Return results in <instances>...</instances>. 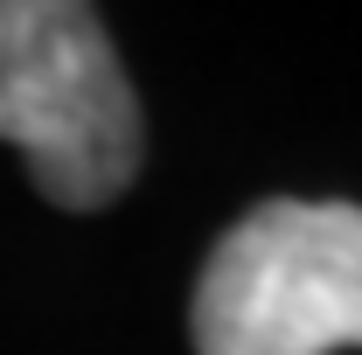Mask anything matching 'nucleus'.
<instances>
[{"mask_svg": "<svg viewBox=\"0 0 362 355\" xmlns=\"http://www.w3.org/2000/svg\"><path fill=\"white\" fill-rule=\"evenodd\" d=\"M195 355L362 349V209L265 202L230 223L195 279Z\"/></svg>", "mask_w": 362, "mask_h": 355, "instance_id": "2", "label": "nucleus"}, {"mask_svg": "<svg viewBox=\"0 0 362 355\" xmlns=\"http://www.w3.org/2000/svg\"><path fill=\"white\" fill-rule=\"evenodd\" d=\"M0 139L56 209H105L139 175V98L98 7L0 0Z\"/></svg>", "mask_w": 362, "mask_h": 355, "instance_id": "1", "label": "nucleus"}]
</instances>
